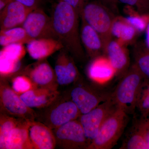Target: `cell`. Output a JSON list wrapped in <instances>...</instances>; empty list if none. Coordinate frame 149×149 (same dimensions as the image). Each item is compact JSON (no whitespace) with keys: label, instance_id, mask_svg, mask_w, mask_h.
I'll return each mask as SVG.
<instances>
[{"label":"cell","instance_id":"1","mask_svg":"<svg viewBox=\"0 0 149 149\" xmlns=\"http://www.w3.org/2000/svg\"><path fill=\"white\" fill-rule=\"evenodd\" d=\"M79 15L71 6L58 1L52 12L53 28L57 39L74 57L82 59L84 51L79 29Z\"/></svg>","mask_w":149,"mask_h":149},{"label":"cell","instance_id":"2","mask_svg":"<svg viewBox=\"0 0 149 149\" xmlns=\"http://www.w3.org/2000/svg\"><path fill=\"white\" fill-rule=\"evenodd\" d=\"M143 86V74L135 65L121 77L112 93V97L118 107L127 114H134Z\"/></svg>","mask_w":149,"mask_h":149},{"label":"cell","instance_id":"3","mask_svg":"<svg viewBox=\"0 0 149 149\" xmlns=\"http://www.w3.org/2000/svg\"><path fill=\"white\" fill-rule=\"evenodd\" d=\"M36 112V118L52 130L79 118L81 113L75 104L69 98L57 95L50 103Z\"/></svg>","mask_w":149,"mask_h":149},{"label":"cell","instance_id":"4","mask_svg":"<svg viewBox=\"0 0 149 149\" xmlns=\"http://www.w3.org/2000/svg\"><path fill=\"white\" fill-rule=\"evenodd\" d=\"M128 115L123 110L118 107L105 120L88 149L112 148L117 144L128 124Z\"/></svg>","mask_w":149,"mask_h":149},{"label":"cell","instance_id":"5","mask_svg":"<svg viewBox=\"0 0 149 149\" xmlns=\"http://www.w3.org/2000/svg\"><path fill=\"white\" fill-rule=\"evenodd\" d=\"M80 17L99 33L105 49L107 43L111 39V27L115 19L108 8L101 1H87Z\"/></svg>","mask_w":149,"mask_h":149},{"label":"cell","instance_id":"6","mask_svg":"<svg viewBox=\"0 0 149 149\" xmlns=\"http://www.w3.org/2000/svg\"><path fill=\"white\" fill-rule=\"evenodd\" d=\"M0 100L2 113L15 118L35 120L36 112L24 104L18 94L3 78L1 81Z\"/></svg>","mask_w":149,"mask_h":149},{"label":"cell","instance_id":"7","mask_svg":"<svg viewBox=\"0 0 149 149\" xmlns=\"http://www.w3.org/2000/svg\"><path fill=\"white\" fill-rule=\"evenodd\" d=\"M56 146L61 149H88L90 142L79 120H72L52 130Z\"/></svg>","mask_w":149,"mask_h":149},{"label":"cell","instance_id":"8","mask_svg":"<svg viewBox=\"0 0 149 149\" xmlns=\"http://www.w3.org/2000/svg\"><path fill=\"white\" fill-rule=\"evenodd\" d=\"M117 108L111 96L106 101L91 111L81 115L79 120L90 143L96 138L106 119Z\"/></svg>","mask_w":149,"mask_h":149},{"label":"cell","instance_id":"9","mask_svg":"<svg viewBox=\"0 0 149 149\" xmlns=\"http://www.w3.org/2000/svg\"><path fill=\"white\" fill-rule=\"evenodd\" d=\"M111 94L82 83L74 85L70 91V97L83 114L106 101Z\"/></svg>","mask_w":149,"mask_h":149},{"label":"cell","instance_id":"10","mask_svg":"<svg viewBox=\"0 0 149 149\" xmlns=\"http://www.w3.org/2000/svg\"><path fill=\"white\" fill-rule=\"evenodd\" d=\"M21 27L32 40L41 38L57 40L53 28L51 17L48 16L40 7L29 13Z\"/></svg>","mask_w":149,"mask_h":149},{"label":"cell","instance_id":"11","mask_svg":"<svg viewBox=\"0 0 149 149\" xmlns=\"http://www.w3.org/2000/svg\"><path fill=\"white\" fill-rule=\"evenodd\" d=\"M32 10L15 0H11L0 11L1 30L21 27Z\"/></svg>","mask_w":149,"mask_h":149},{"label":"cell","instance_id":"12","mask_svg":"<svg viewBox=\"0 0 149 149\" xmlns=\"http://www.w3.org/2000/svg\"><path fill=\"white\" fill-rule=\"evenodd\" d=\"M125 135L120 149H148L147 137L149 131V120L146 117L134 120Z\"/></svg>","mask_w":149,"mask_h":149},{"label":"cell","instance_id":"13","mask_svg":"<svg viewBox=\"0 0 149 149\" xmlns=\"http://www.w3.org/2000/svg\"><path fill=\"white\" fill-rule=\"evenodd\" d=\"M25 54L23 45L12 44L3 47L0 52V72L5 76L16 72L21 66L20 60Z\"/></svg>","mask_w":149,"mask_h":149},{"label":"cell","instance_id":"14","mask_svg":"<svg viewBox=\"0 0 149 149\" xmlns=\"http://www.w3.org/2000/svg\"><path fill=\"white\" fill-rule=\"evenodd\" d=\"M69 53L62 49L59 54L54 71L57 83L61 85H67L72 84L78 80V70Z\"/></svg>","mask_w":149,"mask_h":149},{"label":"cell","instance_id":"15","mask_svg":"<svg viewBox=\"0 0 149 149\" xmlns=\"http://www.w3.org/2000/svg\"><path fill=\"white\" fill-rule=\"evenodd\" d=\"M124 44L118 40H109L105 47L107 58L115 70L116 75L122 77L128 71L129 56Z\"/></svg>","mask_w":149,"mask_h":149},{"label":"cell","instance_id":"16","mask_svg":"<svg viewBox=\"0 0 149 149\" xmlns=\"http://www.w3.org/2000/svg\"><path fill=\"white\" fill-rule=\"evenodd\" d=\"M29 136L34 149H53L56 146L52 130L40 121H30Z\"/></svg>","mask_w":149,"mask_h":149},{"label":"cell","instance_id":"17","mask_svg":"<svg viewBox=\"0 0 149 149\" xmlns=\"http://www.w3.org/2000/svg\"><path fill=\"white\" fill-rule=\"evenodd\" d=\"M64 49L60 41L52 38H41L31 40L27 44V50L32 58L42 60L57 51Z\"/></svg>","mask_w":149,"mask_h":149},{"label":"cell","instance_id":"18","mask_svg":"<svg viewBox=\"0 0 149 149\" xmlns=\"http://www.w3.org/2000/svg\"><path fill=\"white\" fill-rule=\"evenodd\" d=\"M80 35L83 48L91 57H97L102 51H104V45L102 37L83 19H82Z\"/></svg>","mask_w":149,"mask_h":149},{"label":"cell","instance_id":"19","mask_svg":"<svg viewBox=\"0 0 149 149\" xmlns=\"http://www.w3.org/2000/svg\"><path fill=\"white\" fill-rule=\"evenodd\" d=\"M30 121L19 119L9 135L6 149H34L29 136Z\"/></svg>","mask_w":149,"mask_h":149},{"label":"cell","instance_id":"20","mask_svg":"<svg viewBox=\"0 0 149 149\" xmlns=\"http://www.w3.org/2000/svg\"><path fill=\"white\" fill-rule=\"evenodd\" d=\"M88 76L95 83H104L109 81L116 74L115 70L107 58H95L88 66Z\"/></svg>","mask_w":149,"mask_h":149},{"label":"cell","instance_id":"21","mask_svg":"<svg viewBox=\"0 0 149 149\" xmlns=\"http://www.w3.org/2000/svg\"><path fill=\"white\" fill-rule=\"evenodd\" d=\"M57 95L55 90L36 88L21 94L19 97L29 108L40 109L48 105Z\"/></svg>","mask_w":149,"mask_h":149},{"label":"cell","instance_id":"22","mask_svg":"<svg viewBox=\"0 0 149 149\" xmlns=\"http://www.w3.org/2000/svg\"><path fill=\"white\" fill-rule=\"evenodd\" d=\"M29 77L36 86L55 90L52 84L57 82L55 72L47 61L40 63L32 69Z\"/></svg>","mask_w":149,"mask_h":149},{"label":"cell","instance_id":"23","mask_svg":"<svg viewBox=\"0 0 149 149\" xmlns=\"http://www.w3.org/2000/svg\"><path fill=\"white\" fill-rule=\"evenodd\" d=\"M137 32L125 19H114L112 25L111 35L123 44L131 42L135 38Z\"/></svg>","mask_w":149,"mask_h":149},{"label":"cell","instance_id":"24","mask_svg":"<svg viewBox=\"0 0 149 149\" xmlns=\"http://www.w3.org/2000/svg\"><path fill=\"white\" fill-rule=\"evenodd\" d=\"M22 27L1 30L0 45L4 47L12 44H27L32 40Z\"/></svg>","mask_w":149,"mask_h":149},{"label":"cell","instance_id":"25","mask_svg":"<svg viewBox=\"0 0 149 149\" xmlns=\"http://www.w3.org/2000/svg\"><path fill=\"white\" fill-rule=\"evenodd\" d=\"M19 118L2 113L0 121V149H6V143L11 131L16 126Z\"/></svg>","mask_w":149,"mask_h":149},{"label":"cell","instance_id":"26","mask_svg":"<svg viewBox=\"0 0 149 149\" xmlns=\"http://www.w3.org/2000/svg\"><path fill=\"white\" fill-rule=\"evenodd\" d=\"M127 6V10L131 14H129L125 19L126 21L134 27L137 32H142L146 29L149 22V17L141 16L136 14L132 9V7Z\"/></svg>","mask_w":149,"mask_h":149},{"label":"cell","instance_id":"27","mask_svg":"<svg viewBox=\"0 0 149 149\" xmlns=\"http://www.w3.org/2000/svg\"><path fill=\"white\" fill-rule=\"evenodd\" d=\"M37 88L30 78L19 75L15 77L12 82V89L17 94H23L29 90Z\"/></svg>","mask_w":149,"mask_h":149},{"label":"cell","instance_id":"28","mask_svg":"<svg viewBox=\"0 0 149 149\" xmlns=\"http://www.w3.org/2000/svg\"><path fill=\"white\" fill-rule=\"evenodd\" d=\"M137 108L141 112L142 117H146L149 113V85L145 90L143 87L139 95Z\"/></svg>","mask_w":149,"mask_h":149},{"label":"cell","instance_id":"29","mask_svg":"<svg viewBox=\"0 0 149 149\" xmlns=\"http://www.w3.org/2000/svg\"><path fill=\"white\" fill-rule=\"evenodd\" d=\"M135 65L143 75L149 77V54L137 56Z\"/></svg>","mask_w":149,"mask_h":149},{"label":"cell","instance_id":"30","mask_svg":"<svg viewBox=\"0 0 149 149\" xmlns=\"http://www.w3.org/2000/svg\"><path fill=\"white\" fill-rule=\"evenodd\" d=\"M58 1L63 2L71 6L80 17L81 12L87 0H58Z\"/></svg>","mask_w":149,"mask_h":149},{"label":"cell","instance_id":"31","mask_svg":"<svg viewBox=\"0 0 149 149\" xmlns=\"http://www.w3.org/2000/svg\"><path fill=\"white\" fill-rule=\"evenodd\" d=\"M120 2L131 7H137L138 8H143L148 5V0H118Z\"/></svg>","mask_w":149,"mask_h":149},{"label":"cell","instance_id":"32","mask_svg":"<svg viewBox=\"0 0 149 149\" xmlns=\"http://www.w3.org/2000/svg\"><path fill=\"white\" fill-rule=\"evenodd\" d=\"M26 6L28 8L33 10L40 8L44 0H15Z\"/></svg>","mask_w":149,"mask_h":149},{"label":"cell","instance_id":"33","mask_svg":"<svg viewBox=\"0 0 149 149\" xmlns=\"http://www.w3.org/2000/svg\"><path fill=\"white\" fill-rule=\"evenodd\" d=\"M11 0H0V11L4 8Z\"/></svg>","mask_w":149,"mask_h":149},{"label":"cell","instance_id":"34","mask_svg":"<svg viewBox=\"0 0 149 149\" xmlns=\"http://www.w3.org/2000/svg\"><path fill=\"white\" fill-rule=\"evenodd\" d=\"M146 42L147 46L149 48V22L146 28Z\"/></svg>","mask_w":149,"mask_h":149},{"label":"cell","instance_id":"35","mask_svg":"<svg viewBox=\"0 0 149 149\" xmlns=\"http://www.w3.org/2000/svg\"><path fill=\"white\" fill-rule=\"evenodd\" d=\"M100 1H102L104 2L110 3H114L118 1V0H100Z\"/></svg>","mask_w":149,"mask_h":149},{"label":"cell","instance_id":"36","mask_svg":"<svg viewBox=\"0 0 149 149\" xmlns=\"http://www.w3.org/2000/svg\"><path fill=\"white\" fill-rule=\"evenodd\" d=\"M147 145H148V149H149V131L148 133V137H147Z\"/></svg>","mask_w":149,"mask_h":149}]
</instances>
